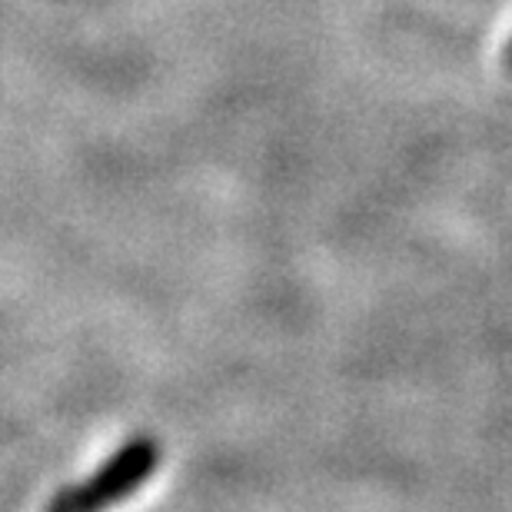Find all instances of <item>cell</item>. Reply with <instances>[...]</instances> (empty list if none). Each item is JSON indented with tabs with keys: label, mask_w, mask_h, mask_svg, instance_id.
Masks as SVG:
<instances>
[{
	"label": "cell",
	"mask_w": 512,
	"mask_h": 512,
	"mask_svg": "<svg viewBox=\"0 0 512 512\" xmlns=\"http://www.w3.org/2000/svg\"><path fill=\"white\" fill-rule=\"evenodd\" d=\"M160 466V443L153 436H133L124 443L94 476L84 483L67 486L50 499L47 512H107L124 503L130 493L147 483L153 469Z\"/></svg>",
	"instance_id": "1"
},
{
	"label": "cell",
	"mask_w": 512,
	"mask_h": 512,
	"mask_svg": "<svg viewBox=\"0 0 512 512\" xmlns=\"http://www.w3.org/2000/svg\"><path fill=\"white\" fill-rule=\"evenodd\" d=\"M499 64H503V70L512 77V37L506 40V47H503V57H499Z\"/></svg>",
	"instance_id": "2"
}]
</instances>
